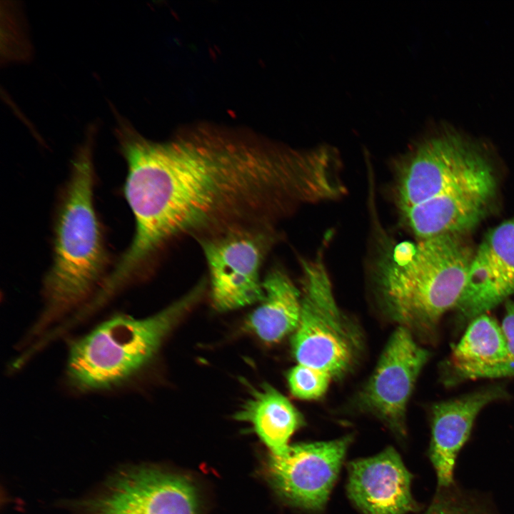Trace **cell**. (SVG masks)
Wrapping results in <instances>:
<instances>
[{"label":"cell","instance_id":"cell-1","mask_svg":"<svg viewBox=\"0 0 514 514\" xmlns=\"http://www.w3.org/2000/svg\"><path fill=\"white\" fill-rule=\"evenodd\" d=\"M116 134L128 166L124 194L136 225L114 269L124 281L135 280L176 238L271 224L288 202L307 200L315 191L304 151L207 140L155 143L122 118Z\"/></svg>","mask_w":514,"mask_h":514},{"label":"cell","instance_id":"cell-2","mask_svg":"<svg viewBox=\"0 0 514 514\" xmlns=\"http://www.w3.org/2000/svg\"><path fill=\"white\" fill-rule=\"evenodd\" d=\"M93 133L89 131L76 153L59 201L53 263L43 285L44 305L30 331L31 338L84 308L104 280L107 254L93 198Z\"/></svg>","mask_w":514,"mask_h":514},{"label":"cell","instance_id":"cell-3","mask_svg":"<svg viewBox=\"0 0 514 514\" xmlns=\"http://www.w3.org/2000/svg\"><path fill=\"white\" fill-rule=\"evenodd\" d=\"M475 251L463 235L454 234L395 245L377 271L383 311L411 333L433 331L459 302Z\"/></svg>","mask_w":514,"mask_h":514},{"label":"cell","instance_id":"cell-4","mask_svg":"<svg viewBox=\"0 0 514 514\" xmlns=\"http://www.w3.org/2000/svg\"><path fill=\"white\" fill-rule=\"evenodd\" d=\"M202 293L198 286L179 301L144 318L119 313L69 346L65 376L80 393L113 390L134 381L154 360L166 337Z\"/></svg>","mask_w":514,"mask_h":514},{"label":"cell","instance_id":"cell-5","mask_svg":"<svg viewBox=\"0 0 514 514\" xmlns=\"http://www.w3.org/2000/svg\"><path fill=\"white\" fill-rule=\"evenodd\" d=\"M478 143L450 129L423 137L397 160L394 199L400 214L447 191L495 178Z\"/></svg>","mask_w":514,"mask_h":514},{"label":"cell","instance_id":"cell-6","mask_svg":"<svg viewBox=\"0 0 514 514\" xmlns=\"http://www.w3.org/2000/svg\"><path fill=\"white\" fill-rule=\"evenodd\" d=\"M303 293L291 348L298 363L341 377L354 365L361 348L359 332L341 311L321 256L303 261Z\"/></svg>","mask_w":514,"mask_h":514},{"label":"cell","instance_id":"cell-7","mask_svg":"<svg viewBox=\"0 0 514 514\" xmlns=\"http://www.w3.org/2000/svg\"><path fill=\"white\" fill-rule=\"evenodd\" d=\"M196 239L207 263L216 309L228 311L261 301V270L276 240L272 224L236 225Z\"/></svg>","mask_w":514,"mask_h":514},{"label":"cell","instance_id":"cell-8","mask_svg":"<svg viewBox=\"0 0 514 514\" xmlns=\"http://www.w3.org/2000/svg\"><path fill=\"white\" fill-rule=\"evenodd\" d=\"M197 488L188 478L150 466L124 468L92 497L80 514H198Z\"/></svg>","mask_w":514,"mask_h":514},{"label":"cell","instance_id":"cell-9","mask_svg":"<svg viewBox=\"0 0 514 514\" xmlns=\"http://www.w3.org/2000/svg\"><path fill=\"white\" fill-rule=\"evenodd\" d=\"M351 440L347 435L329 441L296 443L289 445L282 455L270 453L266 470L271 485L296 507L322 510Z\"/></svg>","mask_w":514,"mask_h":514},{"label":"cell","instance_id":"cell-10","mask_svg":"<svg viewBox=\"0 0 514 514\" xmlns=\"http://www.w3.org/2000/svg\"><path fill=\"white\" fill-rule=\"evenodd\" d=\"M428 356V352L417 344L412 333L398 326L359 395L360 405L399 437L406 434V407Z\"/></svg>","mask_w":514,"mask_h":514},{"label":"cell","instance_id":"cell-11","mask_svg":"<svg viewBox=\"0 0 514 514\" xmlns=\"http://www.w3.org/2000/svg\"><path fill=\"white\" fill-rule=\"evenodd\" d=\"M514 294V217L485 235L471 261L455 308L463 320L485 314Z\"/></svg>","mask_w":514,"mask_h":514},{"label":"cell","instance_id":"cell-12","mask_svg":"<svg viewBox=\"0 0 514 514\" xmlns=\"http://www.w3.org/2000/svg\"><path fill=\"white\" fill-rule=\"evenodd\" d=\"M348 474V495L361 514H407L419 510L411 493L412 474L393 447L351 462Z\"/></svg>","mask_w":514,"mask_h":514},{"label":"cell","instance_id":"cell-13","mask_svg":"<svg viewBox=\"0 0 514 514\" xmlns=\"http://www.w3.org/2000/svg\"><path fill=\"white\" fill-rule=\"evenodd\" d=\"M496 177L458 186L400 214L418 239L464 235L490 211L497 194Z\"/></svg>","mask_w":514,"mask_h":514},{"label":"cell","instance_id":"cell-14","mask_svg":"<svg viewBox=\"0 0 514 514\" xmlns=\"http://www.w3.org/2000/svg\"><path fill=\"white\" fill-rule=\"evenodd\" d=\"M503 394L498 388L485 389L433 406L428 453L436 473L438 488L455 483L456 459L470 435L477 415Z\"/></svg>","mask_w":514,"mask_h":514},{"label":"cell","instance_id":"cell-15","mask_svg":"<svg viewBox=\"0 0 514 514\" xmlns=\"http://www.w3.org/2000/svg\"><path fill=\"white\" fill-rule=\"evenodd\" d=\"M451 366L463 379L514 376V360L501 326L486 313L473 318L453 350Z\"/></svg>","mask_w":514,"mask_h":514},{"label":"cell","instance_id":"cell-16","mask_svg":"<svg viewBox=\"0 0 514 514\" xmlns=\"http://www.w3.org/2000/svg\"><path fill=\"white\" fill-rule=\"evenodd\" d=\"M263 287V297L248 316L246 325L263 342L274 343L296 331L301 316V294L279 268L266 275Z\"/></svg>","mask_w":514,"mask_h":514},{"label":"cell","instance_id":"cell-17","mask_svg":"<svg viewBox=\"0 0 514 514\" xmlns=\"http://www.w3.org/2000/svg\"><path fill=\"white\" fill-rule=\"evenodd\" d=\"M235 418L251 423L271 453L276 455L287 450L290 438L304 423L295 406L267 383L253 390Z\"/></svg>","mask_w":514,"mask_h":514},{"label":"cell","instance_id":"cell-18","mask_svg":"<svg viewBox=\"0 0 514 514\" xmlns=\"http://www.w3.org/2000/svg\"><path fill=\"white\" fill-rule=\"evenodd\" d=\"M423 514H495L483 499L463 490L455 483L438 488L430 505Z\"/></svg>","mask_w":514,"mask_h":514},{"label":"cell","instance_id":"cell-19","mask_svg":"<svg viewBox=\"0 0 514 514\" xmlns=\"http://www.w3.org/2000/svg\"><path fill=\"white\" fill-rule=\"evenodd\" d=\"M332 377L318 368L298 363L287 375L291 393L302 400H314L327 390Z\"/></svg>","mask_w":514,"mask_h":514},{"label":"cell","instance_id":"cell-20","mask_svg":"<svg viewBox=\"0 0 514 514\" xmlns=\"http://www.w3.org/2000/svg\"><path fill=\"white\" fill-rule=\"evenodd\" d=\"M501 326L509 352L514 360V301H507Z\"/></svg>","mask_w":514,"mask_h":514}]
</instances>
